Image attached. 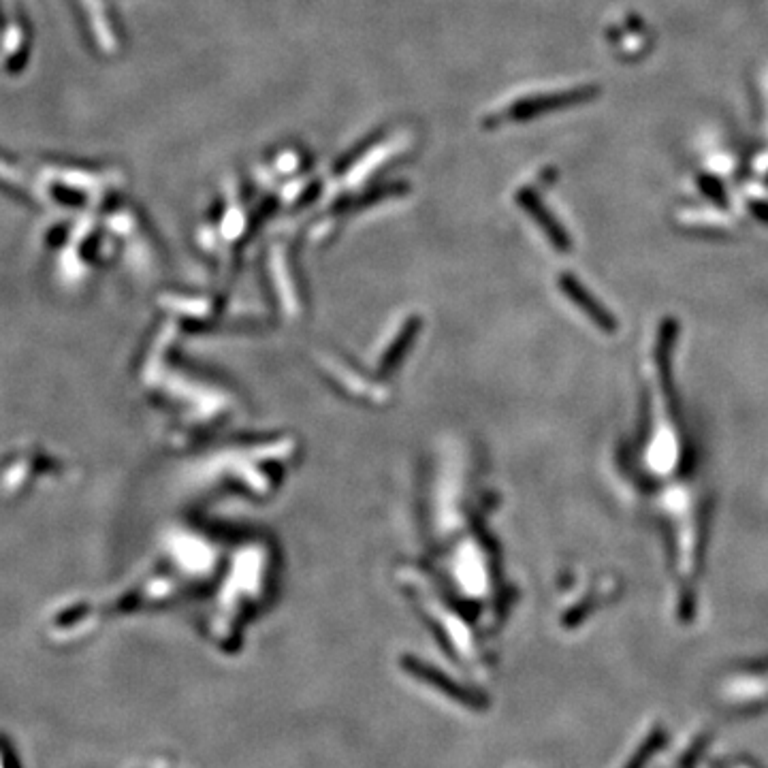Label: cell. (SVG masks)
Returning a JSON list of instances; mask_svg holds the SVG:
<instances>
[{
    "instance_id": "6da1fadb",
    "label": "cell",
    "mask_w": 768,
    "mask_h": 768,
    "mask_svg": "<svg viewBox=\"0 0 768 768\" xmlns=\"http://www.w3.org/2000/svg\"><path fill=\"white\" fill-rule=\"evenodd\" d=\"M562 284L566 286L568 295H570L576 303H579V306L587 312V316H589L591 320H594V323H598V327H602V329H606V331H615V329H617V325H613V318L608 316V314L600 308V303L596 306V301L591 299V297L585 293V288H583V286L576 284L572 278L562 280Z\"/></svg>"
}]
</instances>
